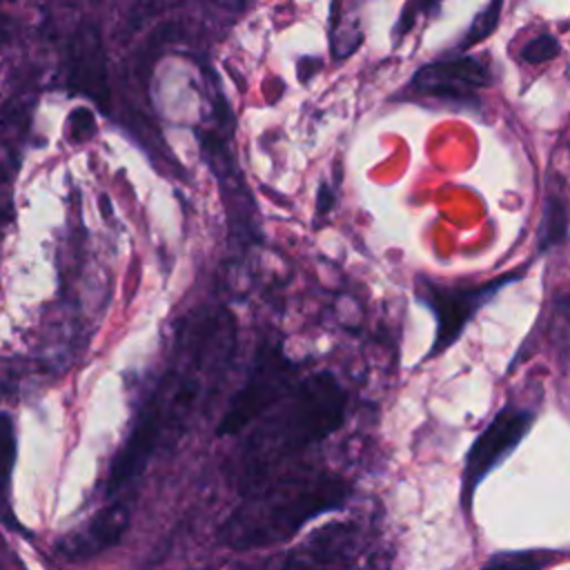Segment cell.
Segmentation results:
<instances>
[{
  "instance_id": "obj_6",
  "label": "cell",
  "mask_w": 570,
  "mask_h": 570,
  "mask_svg": "<svg viewBox=\"0 0 570 570\" xmlns=\"http://www.w3.org/2000/svg\"><path fill=\"white\" fill-rule=\"evenodd\" d=\"M534 423V412L519 407V405H505L501 407L494 419L479 432L474 443L470 445L463 472H461V510L470 514L474 494L481 485V481L512 454V450L523 441V436L530 432Z\"/></svg>"
},
{
  "instance_id": "obj_13",
  "label": "cell",
  "mask_w": 570,
  "mask_h": 570,
  "mask_svg": "<svg viewBox=\"0 0 570 570\" xmlns=\"http://www.w3.org/2000/svg\"><path fill=\"white\" fill-rule=\"evenodd\" d=\"M566 557L563 550L528 548V550H501L492 554L479 570H546Z\"/></svg>"
},
{
  "instance_id": "obj_8",
  "label": "cell",
  "mask_w": 570,
  "mask_h": 570,
  "mask_svg": "<svg viewBox=\"0 0 570 570\" xmlns=\"http://www.w3.org/2000/svg\"><path fill=\"white\" fill-rule=\"evenodd\" d=\"M361 552V528L356 521H330L294 546L283 570H352Z\"/></svg>"
},
{
  "instance_id": "obj_12",
  "label": "cell",
  "mask_w": 570,
  "mask_h": 570,
  "mask_svg": "<svg viewBox=\"0 0 570 570\" xmlns=\"http://www.w3.org/2000/svg\"><path fill=\"white\" fill-rule=\"evenodd\" d=\"M29 122V105L11 102L0 116V223L11 205V174L18 163V142Z\"/></svg>"
},
{
  "instance_id": "obj_14",
  "label": "cell",
  "mask_w": 570,
  "mask_h": 570,
  "mask_svg": "<svg viewBox=\"0 0 570 570\" xmlns=\"http://www.w3.org/2000/svg\"><path fill=\"white\" fill-rule=\"evenodd\" d=\"M568 232V212H566V200L559 191L548 194L546 203V216L541 225V249H548L566 238Z\"/></svg>"
},
{
  "instance_id": "obj_3",
  "label": "cell",
  "mask_w": 570,
  "mask_h": 570,
  "mask_svg": "<svg viewBox=\"0 0 570 570\" xmlns=\"http://www.w3.org/2000/svg\"><path fill=\"white\" fill-rule=\"evenodd\" d=\"M350 499V483L325 468L276 472L229 512L218 530L223 546L245 552L287 543L312 519L338 510Z\"/></svg>"
},
{
  "instance_id": "obj_5",
  "label": "cell",
  "mask_w": 570,
  "mask_h": 570,
  "mask_svg": "<svg viewBox=\"0 0 570 570\" xmlns=\"http://www.w3.org/2000/svg\"><path fill=\"white\" fill-rule=\"evenodd\" d=\"M521 278V272L503 274L499 278H492L490 283L483 285H472V287H459V285H441L430 278H419L414 285V296L419 303H423L436 323L434 341L425 358H434L441 352H445L452 343L459 341L463 334L465 325L472 321V316L488 303L492 301L501 287L508 283Z\"/></svg>"
},
{
  "instance_id": "obj_15",
  "label": "cell",
  "mask_w": 570,
  "mask_h": 570,
  "mask_svg": "<svg viewBox=\"0 0 570 570\" xmlns=\"http://www.w3.org/2000/svg\"><path fill=\"white\" fill-rule=\"evenodd\" d=\"M501 9H503V0H490L485 4V9L476 13V18L472 20L470 29L465 31V36L461 40V49H468V47L485 40L497 29L499 18H501Z\"/></svg>"
},
{
  "instance_id": "obj_17",
  "label": "cell",
  "mask_w": 570,
  "mask_h": 570,
  "mask_svg": "<svg viewBox=\"0 0 570 570\" xmlns=\"http://www.w3.org/2000/svg\"><path fill=\"white\" fill-rule=\"evenodd\" d=\"M559 51H561V45L554 33H539L521 49V58L530 65H541L552 60Z\"/></svg>"
},
{
  "instance_id": "obj_1",
  "label": "cell",
  "mask_w": 570,
  "mask_h": 570,
  "mask_svg": "<svg viewBox=\"0 0 570 570\" xmlns=\"http://www.w3.org/2000/svg\"><path fill=\"white\" fill-rule=\"evenodd\" d=\"M234 343L236 325L227 309H200L180 325L174 361L147 396L127 441L109 465L107 494H116L140 476L158 448L174 441L187 428L205 394L220 381L234 354Z\"/></svg>"
},
{
  "instance_id": "obj_9",
  "label": "cell",
  "mask_w": 570,
  "mask_h": 570,
  "mask_svg": "<svg viewBox=\"0 0 570 570\" xmlns=\"http://www.w3.org/2000/svg\"><path fill=\"white\" fill-rule=\"evenodd\" d=\"M67 85L73 94L87 96L102 111L111 105L107 53L100 29L94 22H80L69 40Z\"/></svg>"
},
{
  "instance_id": "obj_10",
  "label": "cell",
  "mask_w": 570,
  "mask_h": 570,
  "mask_svg": "<svg viewBox=\"0 0 570 570\" xmlns=\"http://www.w3.org/2000/svg\"><path fill=\"white\" fill-rule=\"evenodd\" d=\"M490 85L488 67L472 56H459L450 60H439L419 67L410 87L416 94L445 98V100H465L474 91Z\"/></svg>"
},
{
  "instance_id": "obj_19",
  "label": "cell",
  "mask_w": 570,
  "mask_h": 570,
  "mask_svg": "<svg viewBox=\"0 0 570 570\" xmlns=\"http://www.w3.org/2000/svg\"><path fill=\"white\" fill-rule=\"evenodd\" d=\"M176 2H180V0H136L131 11H129V18H127L129 31H136L145 20H149L151 16L174 7Z\"/></svg>"
},
{
  "instance_id": "obj_2",
  "label": "cell",
  "mask_w": 570,
  "mask_h": 570,
  "mask_svg": "<svg viewBox=\"0 0 570 570\" xmlns=\"http://www.w3.org/2000/svg\"><path fill=\"white\" fill-rule=\"evenodd\" d=\"M347 412V392L332 372H314L261 414L240 452L243 492L274 476L289 459L336 432Z\"/></svg>"
},
{
  "instance_id": "obj_16",
  "label": "cell",
  "mask_w": 570,
  "mask_h": 570,
  "mask_svg": "<svg viewBox=\"0 0 570 570\" xmlns=\"http://www.w3.org/2000/svg\"><path fill=\"white\" fill-rule=\"evenodd\" d=\"M16 461V428L13 419L4 412H0V497L7 490V483L11 479Z\"/></svg>"
},
{
  "instance_id": "obj_18",
  "label": "cell",
  "mask_w": 570,
  "mask_h": 570,
  "mask_svg": "<svg viewBox=\"0 0 570 570\" xmlns=\"http://www.w3.org/2000/svg\"><path fill=\"white\" fill-rule=\"evenodd\" d=\"M67 134H69V140L76 145L94 138V134H96L94 111L89 107H76L67 118Z\"/></svg>"
},
{
  "instance_id": "obj_4",
  "label": "cell",
  "mask_w": 570,
  "mask_h": 570,
  "mask_svg": "<svg viewBox=\"0 0 570 570\" xmlns=\"http://www.w3.org/2000/svg\"><path fill=\"white\" fill-rule=\"evenodd\" d=\"M294 372L296 365L278 345L269 341L261 343L256 347L243 387L229 399L218 421L216 436H234L252 425L261 414H265L292 390Z\"/></svg>"
},
{
  "instance_id": "obj_7",
  "label": "cell",
  "mask_w": 570,
  "mask_h": 570,
  "mask_svg": "<svg viewBox=\"0 0 570 570\" xmlns=\"http://www.w3.org/2000/svg\"><path fill=\"white\" fill-rule=\"evenodd\" d=\"M200 149L218 180L220 196L225 203L227 220H229V234L236 245H252L258 243V212L252 198L249 187L243 180V174L238 165L234 163V154L229 151V145L216 134V131H200Z\"/></svg>"
},
{
  "instance_id": "obj_21",
  "label": "cell",
  "mask_w": 570,
  "mask_h": 570,
  "mask_svg": "<svg viewBox=\"0 0 570 570\" xmlns=\"http://www.w3.org/2000/svg\"><path fill=\"white\" fill-rule=\"evenodd\" d=\"M332 205H334V194H332V189H330L327 185H321V187H318V205H316V214L325 216V214L332 209Z\"/></svg>"
},
{
  "instance_id": "obj_20",
  "label": "cell",
  "mask_w": 570,
  "mask_h": 570,
  "mask_svg": "<svg viewBox=\"0 0 570 570\" xmlns=\"http://www.w3.org/2000/svg\"><path fill=\"white\" fill-rule=\"evenodd\" d=\"M439 2H441V0H414L412 4H407V7L403 9V13H401V20H399L396 29H394V36H396V38H403V33L414 24V18H416L419 13H430V11H434Z\"/></svg>"
},
{
  "instance_id": "obj_11",
  "label": "cell",
  "mask_w": 570,
  "mask_h": 570,
  "mask_svg": "<svg viewBox=\"0 0 570 570\" xmlns=\"http://www.w3.org/2000/svg\"><path fill=\"white\" fill-rule=\"evenodd\" d=\"M131 521V510L127 503H109L98 510L80 528L71 530L58 541V552L71 561H85L105 550L114 548L127 532Z\"/></svg>"
}]
</instances>
